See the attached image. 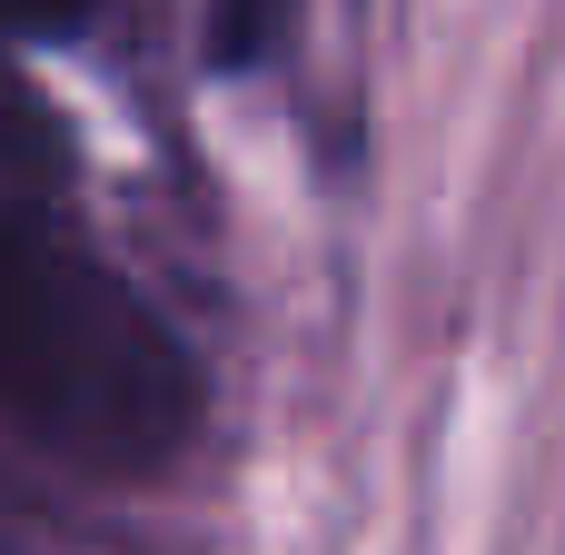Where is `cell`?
Segmentation results:
<instances>
[{
    "label": "cell",
    "instance_id": "cell-3",
    "mask_svg": "<svg viewBox=\"0 0 565 555\" xmlns=\"http://www.w3.org/2000/svg\"><path fill=\"white\" fill-rule=\"evenodd\" d=\"M278 30H288V0H218V60H228V70L268 60Z\"/></svg>",
    "mask_w": 565,
    "mask_h": 555
},
{
    "label": "cell",
    "instance_id": "cell-1",
    "mask_svg": "<svg viewBox=\"0 0 565 555\" xmlns=\"http://www.w3.org/2000/svg\"><path fill=\"white\" fill-rule=\"evenodd\" d=\"M0 427L89 477H149L199 427V367L169 318L109 258L20 218H0Z\"/></svg>",
    "mask_w": 565,
    "mask_h": 555
},
{
    "label": "cell",
    "instance_id": "cell-2",
    "mask_svg": "<svg viewBox=\"0 0 565 555\" xmlns=\"http://www.w3.org/2000/svg\"><path fill=\"white\" fill-rule=\"evenodd\" d=\"M50 159H60V119H50V109L0 70V169L20 179V169H50Z\"/></svg>",
    "mask_w": 565,
    "mask_h": 555
}]
</instances>
